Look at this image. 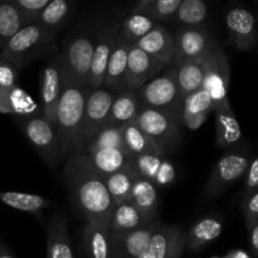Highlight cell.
Instances as JSON below:
<instances>
[{"label": "cell", "instance_id": "cell-1", "mask_svg": "<svg viewBox=\"0 0 258 258\" xmlns=\"http://www.w3.org/2000/svg\"><path fill=\"white\" fill-rule=\"evenodd\" d=\"M64 179L86 221L111 227L115 203L106 188L105 179L86 168L76 155L66 164Z\"/></svg>", "mask_w": 258, "mask_h": 258}, {"label": "cell", "instance_id": "cell-2", "mask_svg": "<svg viewBox=\"0 0 258 258\" xmlns=\"http://www.w3.org/2000/svg\"><path fill=\"white\" fill-rule=\"evenodd\" d=\"M90 88L87 86H63L62 96L55 111V127L62 156L81 155L83 146V116Z\"/></svg>", "mask_w": 258, "mask_h": 258}, {"label": "cell", "instance_id": "cell-3", "mask_svg": "<svg viewBox=\"0 0 258 258\" xmlns=\"http://www.w3.org/2000/svg\"><path fill=\"white\" fill-rule=\"evenodd\" d=\"M57 49L55 37L50 35L37 23L20 28L8 42L0 59L12 63L18 70L43 58Z\"/></svg>", "mask_w": 258, "mask_h": 258}, {"label": "cell", "instance_id": "cell-4", "mask_svg": "<svg viewBox=\"0 0 258 258\" xmlns=\"http://www.w3.org/2000/svg\"><path fill=\"white\" fill-rule=\"evenodd\" d=\"M143 107L153 108L183 123V101L176 81V68L166 67L160 75L135 91Z\"/></svg>", "mask_w": 258, "mask_h": 258}, {"label": "cell", "instance_id": "cell-5", "mask_svg": "<svg viewBox=\"0 0 258 258\" xmlns=\"http://www.w3.org/2000/svg\"><path fill=\"white\" fill-rule=\"evenodd\" d=\"M96 38L92 30L80 32L64 43L57 55L62 70L63 86H87Z\"/></svg>", "mask_w": 258, "mask_h": 258}, {"label": "cell", "instance_id": "cell-6", "mask_svg": "<svg viewBox=\"0 0 258 258\" xmlns=\"http://www.w3.org/2000/svg\"><path fill=\"white\" fill-rule=\"evenodd\" d=\"M134 122L151 139L165 156L174 153L180 145L183 139L181 122L160 111L141 106L140 112Z\"/></svg>", "mask_w": 258, "mask_h": 258}, {"label": "cell", "instance_id": "cell-7", "mask_svg": "<svg viewBox=\"0 0 258 258\" xmlns=\"http://www.w3.org/2000/svg\"><path fill=\"white\" fill-rule=\"evenodd\" d=\"M229 83H231L229 60L224 50L216 40L213 47L204 58V78L202 86V88L207 91L212 97L214 108L229 103Z\"/></svg>", "mask_w": 258, "mask_h": 258}, {"label": "cell", "instance_id": "cell-8", "mask_svg": "<svg viewBox=\"0 0 258 258\" xmlns=\"http://www.w3.org/2000/svg\"><path fill=\"white\" fill-rule=\"evenodd\" d=\"M251 158L247 151L236 150L227 153L217 161L207 183L204 197L214 198L223 193L229 185L236 183L247 173Z\"/></svg>", "mask_w": 258, "mask_h": 258}, {"label": "cell", "instance_id": "cell-9", "mask_svg": "<svg viewBox=\"0 0 258 258\" xmlns=\"http://www.w3.org/2000/svg\"><path fill=\"white\" fill-rule=\"evenodd\" d=\"M23 131L28 141L34 146L48 165L55 166L60 163L62 150L55 125L39 115L27 118L23 125Z\"/></svg>", "mask_w": 258, "mask_h": 258}, {"label": "cell", "instance_id": "cell-10", "mask_svg": "<svg viewBox=\"0 0 258 258\" xmlns=\"http://www.w3.org/2000/svg\"><path fill=\"white\" fill-rule=\"evenodd\" d=\"M113 98H115L113 93L103 87L90 90V92H88L85 103V116H83V146H85V151L91 144V141L107 125Z\"/></svg>", "mask_w": 258, "mask_h": 258}, {"label": "cell", "instance_id": "cell-11", "mask_svg": "<svg viewBox=\"0 0 258 258\" xmlns=\"http://www.w3.org/2000/svg\"><path fill=\"white\" fill-rule=\"evenodd\" d=\"M174 37H175V54L171 66L175 68L186 62L206 57L216 42L204 29V27H181L174 34Z\"/></svg>", "mask_w": 258, "mask_h": 258}, {"label": "cell", "instance_id": "cell-12", "mask_svg": "<svg viewBox=\"0 0 258 258\" xmlns=\"http://www.w3.org/2000/svg\"><path fill=\"white\" fill-rule=\"evenodd\" d=\"M160 219L127 232H111V258H139L149 247L154 233L160 228Z\"/></svg>", "mask_w": 258, "mask_h": 258}, {"label": "cell", "instance_id": "cell-13", "mask_svg": "<svg viewBox=\"0 0 258 258\" xmlns=\"http://www.w3.org/2000/svg\"><path fill=\"white\" fill-rule=\"evenodd\" d=\"M226 28L229 43L238 50H249L258 39L257 18L251 10L234 7L227 12Z\"/></svg>", "mask_w": 258, "mask_h": 258}, {"label": "cell", "instance_id": "cell-14", "mask_svg": "<svg viewBox=\"0 0 258 258\" xmlns=\"http://www.w3.org/2000/svg\"><path fill=\"white\" fill-rule=\"evenodd\" d=\"M118 35H120V24L117 22H113L106 25L102 30H100L98 35L96 37L87 80V87L90 90L102 87L106 67H107L113 47L117 42Z\"/></svg>", "mask_w": 258, "mask_h": 258}, {"label": "cell", "instance_id": "cell-15", "mask_svg": "<svg viewBox=\"0 0 258 258\" xmlns=\"http://www.w3.org/2000/svg\"><path fill=\"white\" fill-rule=\"evenodd\" d=\"M186 248V232L178 224H161L139 258H180Z\"/></svg>", "mask_w": 258, "mask_h": 258}, {"label": "cell", "instance_id": "cell-16", "mask_svg": "<svg viewBox=\"0 0 258 258\" xmlns=\"http://www.w3.org/2000/svg\"><path fill=\"white\" fill-rule=\"evenodd\" d=\"M63 91L62 70L58 57L42 68L40 73V110L42 116L55 125V111Z\"/></svg>", "mask_w": 258, "mask_h": 258}, {"label": "cell", "instance_id": "cell-17", "mask_svg": "<svg viewBox=\"0 0 258 258\" xmlns=\"http://www.w3.org/2000/svg\"><path fill=\"white\" fill-rule=\"evenodd\" d=\"M166 67L168 66L154 59L135 44H131L126 72V90L138 91L149 81L160 75Z\"/></svg>", "mask_w": 258, "mask_h": 258}, {"label": "cell", "instance_id": "cell-18", "mask_svg": "<svg viewBox=\"0 0 258 258\" xmlns=\"http://www.w3.org/2000/svg\"><path fill=\"white\" fill-rule=\"evenodd\" d=\"M76 156L86 168L103 179L126 168L133 161V156L125 149H102Z\"/></svg>", "mask_w": 258, "mask_h": 258}, {"label": "cell", "instance_id": "cell-19", "mask_svg": "<svg viewBox=\"0 0 258 258\" xmlns=\"http://www.w3.org/2000/svg\"><path fill=\"white\" fill-rule=\"evenodd\" d=\"M136 47L165 66H171L175 54V37L163 25L156 24L150 33L135 43Z\"/></svg>", "mask_w": 258, "mask_h": 258}, {"label": "cell", "instance_id": "cell-20", "mask_svg": "<svg viewBox=\"0 0 258 258\" xmlns=\"http://www.w3.org/2000/svg\"><path fill=\"white\" fill-rule=\"evenodd\" d=\"M131 43L118 35L117 42L113 47L112 53L106 67L102 87L111 92H123L126 91V72H127L128 53Z\"/></svg>", "mask_w": 258, "mask_h": 258}, {"label": "cell", "instance_id": "cell-21", "mask_svg": "<svg viewBox=\"0 0 258 258\" xmlns=\"http://www.w3.org/2000/svg\"><path fill=\"white\" fill-rule=\"evenodd\" d=\"M47 258H76L63 213H55L48 223Z\"/></svg>", "mask_w": 258, "mask_h": 258}, {"label": "cell", "instance_id": "cell-22", "mask_svg": "<svg viewBox=\"0 0 258 258\" xmlns=\"http://www.w3.org/2000/svg\"><path fill=\"white\" fill-rule=\"evenodd\" d=\"M223 231V219L219 216H208L197 221L186 232V248L199 252L216 241Z\"/></svg>", "mask_w": 258, "mask_h": 258}, {"label": "cell", "instance_id": "cell-23", "mask_svg": "<svg viewBox=\"0 0 258 258\" xmlns=\"http://www.w3.org/2000/svg\"><path fill=\"white\" fill-rule=\"evenodd\" d=\"M82 243L87 258H111V227L87 222L83 227Z\"/></svg>", "mask_w": 258, "mask_h": 258}, {"label": "cell", "instance_id": "cell-24", "mask_svg": "<svg viewBox=\"0 0 258 258\" xmlns=\"http://www.w3.org/2000/svg\"><path fill=\"white\" fill-rule=\"evenodd\" d=\"M213 110L212 97L207 91L201 88L184 98L181 120L189 130H197L206 122L207 117Z\"/></svg>", "mask_w": 258, "mask_h": 258}, {"label": "cell", "instance_id": "cell-25", "mask_svg": "<svg viewBox=\"0 0 258 258\" xmlns=\"http://www.w3.org/2000/svg\"><path fill=\"white\" fill-rule=\"evenodd\" d=\"M216 141L219 148H228L242 139V128L232 110L231 102L214 108Z\"/></svg>", "mask_w": 258, "mask_h": 258}, {"label": "cell", "instance_id": "cell-26", "mask_svg": "<svg viewBox=\"0 0 258 258\" xmlns=\"http://www.w3.org/2000/svg\"><path fill=\"white\" fill-rule=\"evenodd\" d=\"M140 110L141 103L135 91L126 90L123 92L117 93V96H115V98H113L106 126L122 127L127 123L134 122Z\"/></svg>", "mask_w": 258, "mask_h": 258}, {"label": "cell", "instance_id": "cell-27", "mask_svg": "<svg viewBox=\"0 0 258 258\" xmlns=\"http://www.w3.org/2000/svg\"><path fill=\"white\" fill-rule=\"evenodd\" d=\"M75 3L70 0H53L48 3L43 9L38 19V25L53 37H57L58 33L70 20L71 15L75 12Z\"/></svg>", "mask_w": 258, "mask_h": 258}, {"label": "cell", "instance_id": "cell-28", "mask_svg": "<svg viewBox=\"0 0 258 258\" xmlns=\"http://www.w3.org/2000/svg\"><path fill=\"white\" fill-rule=\"evenodd\" d=\"M155 219L158 218H151L146 216L135 206H133L130 201H126L115 207L112 219H111V232L118 233V232L133 231V229L146 226Z\"/></svg>", "mask_w": 258, "mask_h": 258}, {"label": "cell", "instance_id": "cell-29", "mask_svg": "<svg viewBox=\"0 0 258 258\" xmlns=\"http://www.w3.org/2000/svg\"><path fill=\"white\" fill-rule=\"evenodd\" d=\"M128 201L131 202L133 206H135L139 211L143 212L146 216L151 217V218H159L158 186L153 181L139 176L135 183H134Z\"/></svg>", "mask_w": 258, "mask_h": 258}, {"label": "cell", "instance_id": "cell-30", "mask_svg": "<svg viewBox=\"0 0 258 258\" xmlns=\"http://www.w3.org/2000/svg\"><path fill=\"white\" fill-rule=\"evenodd\" d=\"M138 178L139 174L133 166V164L121 169L117 173H113L110 176H107V178H105L106 188H107L108 193H110L111 199L115 203V207L128 201L134 183H135Z\"/></svg>", "mask_w": 258, "mask_h": 258}, {"label": "cell", "instance_id": "cell-31", "mask_svg": "<svg viewBox=\"0 0 258 258\" xmlns=\"http://www.w3.org/2000/svg\"><path fill=\"white\" fill-rule=\"evenodd\" d=\"M204 58L206 57L176 67V81L183 98L199 91L203 86Z\"/></svg>", "mask_w": 258, "mask_h": 258}, {"label": "cell", "instance_id": "cell-32", "mask_svg": "<svg viewBox=\"0 0 258 258\" xmlns=\"http://www.w3.org/2000/svg\"><path fill=\"white\" fill-rule=\"evenodd\" d=\"M122 138L123 149L133 158L134 156L144 155V154H160V155H164L159 150L158 146L151 141V139L135 122L122 126Z\"/></svg>", "mask_w": 258, "mask_h": 258}, {"label": "cell", "instance_id": "cell-33", "mask_svg": "<svg viewBox=\"0 0 258 258\" xmlns=\"http://www.w3.org/2000/svg\"><path fill=\"white\" fill-rule=\"evenodd\" d=\"M0 202L17 211L29 214H39L44 208L50 206V199L38 194L22 193V191H2Z\"/></svg>", "mask_w": 258, "mask_h": 258}, {"label": "cell", "instance_id": "cell-34", "mask_svg": "<svg viewBox=\"0 0 258 258\" xmlns=\"http://www.w3.org/2000/svg\"><path fill=\"white\" fill-rule=\"evenodd\" d=\"M5 106H7L8 113L23 116L25 117V120L42 115V110L39 106L19 86L12 88L9 92L5 93Z\"/></svg>", "mask_w": 258, "mask_h": 258}, {"label": "cell", "instance_id": "cell-35", "mask_svg": "<svg viewBox=\"0 0 258 258\" xmlns=\"http://www.w3.org/2000/svg\"><path fill=\"white\" fill-rule=\"evenodd\" d=\"M208 13V5L203 0H181L173 19L185 28H199L206 23Z\"/></svg>", "mask_w": 258, "mask_h": 258}, {"label": "cell", "instance_id": "cell-36", "mask_svg": "<svg viewBox=\"0 0 258 258\" xmlns=\"http://www.w3.org/2000/svg\"><path fill=\"white\" fill-rule=\"evenodd\" d=\"M181 0H141L134 8L133 13L143 14L151 20L173 19L179 9Z\"/></svg>", "mask_w": 258, "mask_h": 258}, {"label": "cell", "instance_id": "cell-37", "mask_svg": "<svg viewBox=\"0 0 258 258\" xmlns=\"http://www.w3.org/2000/svg\"><path fill=\"white\" fill-rule=\"evenodd\" d=\"M23 27L24 23L12 2L10 0L0 2V54L10 38Z\"/></svg>", "mask_w": 258, "mask_h": 258}, {"label": "cell", "instance_id": "cell-38", "mask_svg": "<svg viewBox=\"0 0 258 258\" xmlns=\"http://www.w3.org/2000/svg\"><path fill=\"white\" fill-rule=\"evenodd\" d=\"M155 25L156 23L150 18L133 13L120 24V37L130 42L131 44H135L148 33H150Z\"/></svg>", "mask_w": 258, "mask_h": 258}, {"label": "cell", "instance_id": "cell-39", "mask_svg": "<svg viewBox=\"0 0 258 258\" xmlns=\"http://www.w3.org/2000/svg\"><path fill=\"white\" fill-rule=\"evenodd\" d=\"M102 149H123L122 127L106 126L91 141V144L87 146L83 154L93 153V151L102 150Z\"/></svg>", "mask_w": 258, "mask_h": 258}, {"label": "cell", "instance_id": "cell-40", "mask_svg": "<svg viewBox=\"0 0 258 258\" xmlns=\"http://www.w3.org/2000/svg\"><path fill=\"white\" fill-rule=\"evenodd\" d=\"M165 159L166 156L160 155V154H144V155L134 156L131 164L138 171L140 178L148 179L154 183V179Z\"/></svg>", "mask_w": 258, "mask_h": 258}, {"label": "cell", "instance_id": "cell-41", "mask_svg": "<svg viewBox=\"0 0 258 258\" xmlns=\"http://www.w3.org/2000/svg\"><path fill=\"white\" fill-rule=\"evenodd\" d=\"M19 13L24 25L33 24L48 5V0H10Z\"/></svg>", "mask_w": 258, "mask_h": 258}, {"label": "cell", "instance_id": "cell-42", "mask_svg": "<svg viewBox=\"0 0 258 258\" xmlns=\"http://www.w3.org/2000/svg\"><path fill=\"white\" fill-rule=\"evenodd\" d=\"M19 80V70L7 62L0 59V92L7 93L12 88L17 87Z\"/></svg>", "mask_w": 258, "mask_h": 258}, {"label": "cell", "instance_id": "cell-43", "mask_svg": "<svg viewBox=\"0 0 258 258\" xmlns=\"http://www.w3.org/2000/svg\"><path fill=\"white\" fill-rule=\"evenodd\" d=\"M242 209H243L247 229H249L258 222V190L251 191L244 196L243 202H242Z\"/></svg>", "mask_w": 258, "mask_h": 258}, {"label": "cell", "instance_id": "cell-44", "mask_svg": "<svg viewBox=\"0 0 258 258\" xmlns=\"http://www.w3.org/2000/svg\"><path fill=\"white\" fill-rule=\"evenodd\" d=\"M175 176V168H174V165L168 160V159H165V160L163 161V164H161L155 179H154V184H155L156 186H168L174 183Z\"/></svg>", "mask_w": 258, "mask_h": 258}, {"label": "cell", "instance_id": "cell-45", "mask_svg": "<svg viewBox=\"0 0 258 258\" xmlns=\"http://www.w3.org/2000/svg\"><path fill=\"white\" fill-rule=\"evenodd\" d=\"M244 189H246V194L258 190V156L249 163L248 169H247Z\"/></svg>", "mask_w": 258, "mask_h": 258}, {"label": "cell", "instance_id": "cell-46", "mask_svg": "<svg viewBox=\"0 0 258 258\" xmlns=\"http://www.w3.org/2000/svg\"><path fill=\"white\" fill-rule=\"evenodd\" d=\"M248 238L252 254L258 257V222L248 229Z\"/></svg>", "mask_w": 258, "mask_h": 258}, {"label": "cell", "instance_id": "cell-47", "mask_svg": "<svg viewBox=\"0 0 258 258\" xmlns=\"http://www.w3.org/2000/svg\"><path fill=\"white\" fill-rule=\"evenodd\" d=\"M223 258H251V256L242 249H233V251L228 252Z\"/></svg>", "mask_w": 258, "mask_h": 258}, {"label": "cell", "instance_id": "cell-48", "mask_svg": "<svg viewBox=\"0 0 258 258\" xmlns=\"http://www.w3.org/2000/svg\"><path fill=\"white\" fill-rule=\"evenodd\" d=\"M0 258H14L13 254L10 253L9 249L0 242Z\"/></svg>", "mask_w": 258, "mask_h": 258}, {"label": "cell", "instance_id": "cell-49", "mask_svg": "<svg viewBox=\"0 0 258 258\" xmlns=\"http://www.w3.org/2000/svg\"><path fill=\"white\" fill-rule=\"evenodd\" d=\"M0 113H8L7 106H5V93L0 92Z\"/></svg>", "mask_w": 258, "mask_h": 258}, {"label": "cell", "instance_id": "cell-50", "mask_svg": "<svg viewBox=\"0 0 258 258\" xmlns=\"http://www.w3.org/2000/svg\"><path fill=\"white\" fill-rule=\"evenodd\" d=\"M211 258H223V257H218V256H214V257H211Z\"/></svg>", "mask_w": 258, "mask_h": 258}]
</instances>
